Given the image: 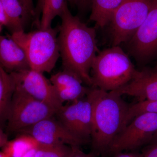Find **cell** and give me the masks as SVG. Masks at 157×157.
<instances>
[{
  "label": "cell",
  "instance_id": "obj_30",
  "mask_svg": "<svg viewBox=\"0 0 157 157\" xmlns=\"http://www.w3.org/2000/svg\"><path fill=\"white\" fill-rule=\"evenodd\" d=\"M157 143V132L155 134L154 136L153 137L150 143V144H154Z\"/></svg>",
  "mask_w": 157,
  "mask_h": 157
},
{
  "label": "cell",
  "instance_id": "obj_9",
  "mask_svg": "<svg viewBox=\"0 0 157 157\" xmlns=\"http://www.w3.org/2000/svg\"><path fill=\"white\" fill-rule=\"evenodd\" d=\"M54 117L74 136L86 144L91 142L92 108L87 96L63 105Z\"/></svg>",
  "mask_w": 157,
  "mask_h": 157
},
{
  "label": "cell",
  "instance_id": "obj_7",
  "mask_svg": "<svg viewBox=\"0 0 157 157\" xmlns=\"http://www.w3.org/2000/svg\"><path fill=\"white\" fill-rule=\"evenodd\" d=\"M157 132V113H146L137 116L117 136L107 152L136 151L149 144Z\"/></svg>",
  "mask_w": 157,
  "mask_h": 157
},
{
  "label": "cell",
  "instance_id": "obj_25",
  "mask_svg": "<svg viewBox=\"0 0 157 157\" xmlns=\"http://www.w3.org/2000/svg\"><path fill=\"white\" fill-rule=\"evenodd\" d=\"M113 157H143V154H140L136 151H128L127 152L117 153L114 154Z\"/></svg>",
  "mask_w": 157,
  "mask_h": 157
},
{
  "label": "cell",
  "instance_id": "obj_23",
  "mask_svg": "<svg viewBox=\"0 0 157 157\" xmlns=\"http://www.w3.org/2000/svg\"><path fill=\"white\" fill-rule=\"evenodd\" d=\"M0 25L9 29V21L6 16L1 0H0Z\"/></svg>",
  "mask_w": 157,
  "mask_h": 157
},
{
  "label": "cell",
  "instance_id": "obj_10",
  "mask_svg": "<svg viewBox=\"0 0 157 157\" xmlns=\"http://www.w3.org/2000/svg\"><path fill=\"white\" fill-rule=\"evenodd\" d=\"M11 73L15 85L35 99L58 110L63 104L60 101L50 80L43 73L28 69Z\"/></svg>",
  "mask_w": 157,
  "mask_h": 157
},
{
  "label": "cell",
  "instance_id": "obj_24",
  "mask_svg": "<svg viewBox=\"0 0 157 157\" xmlns=\"http://www.w3.org/2000/svg\"><path fill=\"white\" fill-rule=\"evenodd\" d=\"M143 157H157V143L150 144L149 147L143 153Z\"/></svg>",
  "mask_w": 157,
  "mask_h": 157
},
{
  "label": "cell",
  "instance_id": "obj_32",
  "mask_svg": "<svg viewBox=\"0 0 157 157\" xmlns=\"http://www.w3.org/2000/svg\"><path fill=\"white\" fill-rule=\"evenodd\" d=\"M0 157H7L2 151L0 152Z\"/></svg>",
  "mask_w": 157,
  "mask_h": 157
},
{
  "label": "cell",
  "instance_id": "obj_6",
  "mask_svg": "<svg viewBox=\"0 0 157 157\" xmlns=\"http://www.w3.org/2000/svg\"><path fill=\"white\" fill-rule=\"evenodd\" d=\"M155 0H124L113 15L109 23L112 46L126 43L140 27Z\"/></svg>",
  "mask_w": 157,
  "mask_h": 157
},
{
  "label": "cell",
  "instance_id": "obj_11",
  "mask_svg": "<svg viewBox=\"0 0 157 157\" xmlns=\"http://www.w3.org/2000/svg\"><path fill=\"white\" fill-rule=\"evenodd\" d=\"M21 134L30 135L42 144H65L80 147L86 144L72 135L55 117L40 121L18 134Z\"/></svg>",
  "mask_w": 157,
  "mask_h": 157
},
{
  "label": "cell",
  "instance_id": "obj_21",
  "mask_svg": "<svg viewBox=\"0 0 157 157\" xmlns=\"http://www.w3.org/2000/svg\"><path fill=\"white\" fill-rule=\"evenodd\" d=\"M146 113H157V100L140 101L130 105L125 122L126 126L137 116Z\"/></svg>",
  "mask_w": 157,
  "mask_h": 157
},
{
  "label": "cell",
  "instance_id": "obj_12",
  "mask_svg": "<svg viewBox=\"0 0 157 157\" xmlns=\"http://www.w3.org/2000/svg\"><path fill=\"white\" fill-rule=\"evenodd\" d=\"M121 96H132L138 102L157 100V65L154 67H144L128 84L116 90Z\"/></svg>",
  "mask_w": 157,
  "mask_h": 157
},
{
  "label": "cell",
  "instance_id": "obj_2",
  "mask_svg": "<svg viewBox=\"0 0 157 157\" xmlns=\"http://www.w3.org/2000/svg\"><path fill=\"white\" fill-rule=\"evenodd\" d=\"M92 108L91 143L93 151L107 152L113 140L125 127L130 105L116 91L91 87L87 94Z\"/></svg>",
  "mask_w": 157,
  "mask_h": 157
},
{
  "label": "cell",
  "instance_id": "obj_1",
  "mask_svg": "<svg viewBox=\"0 0 157 157\" xmlns=\"http://www.w3.org/2000/svg\"><path fill=\"white\" fill-rule=\"evenodd\" d=\"M58 35L63 70L73 74L83 83L92 87V65L99 51L95 29L72 14L66 5L61 15Z\"/></svg>",
  "mask_w": 157,
  "mask_h": 157
},
{
  "label": "cell",
  "instance_id": "obj_16",
  "mask_svg": "<svg viewBox=\"0 0 157 157\" xmlns=\"http://www.w3.org/2000/svg\"><path fill=\"white\" fill-rule=\"evenodd\" d=\"M67 4L66 0H38L35 8L34 22L39 28L51 27L54 19L60 17Z\"/></svg>",
  "mask_w": 157,
  "mask_h": 157
},
{
  "label": "cell",
  "instance_id": "obj_8",
  "mask_svg": "<svg viewBox=\"0 0 157 157\" xmlns=\"http://www.w3.org/2000/svg\"><path fill=\"white\" fill-rule=\"evenodd\" d=\"M126 43L129 54L140 67L157 59V0H155L146 19Z\"/></svg>",
  "mask_w": 157,
  "mask_h": 157
},
{
  "label": "cell",
  "instance_id": "obj_17",
  "mask_svg": "<svg viewBox=\"0 0 157 157\" xmlns=\"http://www.w3.org/2000/svg\"><path fill=\"white\" fill-rule=\"evenodd\" d=\"M15 84L11 74L0 66V128L6 127Z\"/></svg>",
  "mask_w": 157,
  "mask_h": 157
},
{
  "label": "cell",
  "instance_id": "obj_26",
  "mask_svg": "<svg viewBox=\"0 0 157 157\" xmlns=\"http://www.w3.org/2000/svg\"><path fill=\"white\" fill-rule=\"evenodd\" d=\"M76 6L81 11H85L91 6V0H77Z\"/></svg>",
  "mask_w": 157,
  "mask_h": 157
},
{
  "label": "cell",
  "instance_id": "obj_18",
  "mask_svg": "<svg viewBox=\"0 0 157 157\" xmlns=\"http://www.w3.org/2000/svg\"><path fill=\"white\" fill-rule=\"evenodd\" d=\"M124 0H91V13L90 20L98 27L109 24L113 13Z\"/></svg>",
  "mask_w": 157,
  "mask_h": 157
},
{
  "label": "cell",
  "instance_id": "obj_27",
  "mask_svg": "<svg viewBox=\"0 0 157 157\" xmlns=\"http://www.w3.org/2000/svg\"><path fill=\"white\" fill-rule=\"evenodd\" d=\"M8 140V135L4 132L3 129L0 128V148L5 146Z\"/></svg>",
  "mask_w": 157,
  "mask_h": 157
},
{
  "label": "cell",
  "instance_id": "obj_19",
  "mask_svg": "<svg viewBox=\"0 0 157 157\" xmlns=\"http://www.w3.org/2000/svg\"><path fill=\"white\" fill-rule=\"evenodd\" d=\"M40 144L30 135L18 134L16 138L8 140L2 152L7 157H21L31 150L38 148Z\"/></svg>",
  "mask_w": 157,
  "mask_h": 157
},
{
  "label": "cell",
  "instance_id": "obj_31",
  "mask_svg": "<svg viewBox=\"0 0 157 157\" xmlns=\"http://www.w3.org/2000/svg\"><path fill=\"white\" fill-rule=\"evenodd\" d=\"M67 2L69 3L71 6H74L77 5V0H66Z\"/></svg>",
  "mask_w": 157,
  "mask_h": 157
},
{
  "label": "cell",
  "instance_id": "obj_3",
  "mask_svg": "<svg viewBox=\"0 0 157 157\" xmlns=\"http://www.w3.org/2000/svg\"><path fill=\"white\" fill-rule=\"evenodd\" d=\"M139 70L120 45L99 52L91 69L92 87L107 92L116 91L130 82Z\"/></svg>",
  "mask_w": 157,
  "mask_h": 157
},
{
  "label": "cell",
  "instance_id": "obj_14",
  "mask_svg": "<svg viewBox=\"0 0 157 157\" xmlns=\"http://www.w3.org/2000/svg\"><path fill=\"white\" fill-rule=\"evenodd\" d=\"M0 66L9 73L30 69L25 52L11 36H0Z\"/></svg>",
  "mask_w": 157,
  "mask_h": 157
},
{
  "label": "cell",
  "instance_id": "obj_15",
  "mask_svg": "<svg viewBox=\"0 0 157 157\" xmlns=\"http://www.w3.org/2000/svg\"><path fill=\"white\" fill-rule=\"evenodd\" d=\"M9 22L11 33L25 31L26 26L34 14L29 9L24 0H1Z\"/></svg>",
  "mask_w": 157,
  "mask_h": 157
},
{
  "label": "cell",
  "instance_id": "obj_22",
  "mask_svg": "<svg viewBox=\"0 0 157 157\" xmlns=\"http://www.w3.org/2000/svg\"><path fill=\"white\" fill-rule=\"evenodd\" d=\"M97 154L93 151L90 153H86L80 150V147H73L70 157H97Z\"/></svg>",
  "mask_w": 157,
  "mask_h": 157
},
{
  "label": "cell",
  "instance_id": "obj_13",
  "mask_svg": "<svg viewBox=\"0 0 157 157\" xmlns=\"http://www.w3.org/2000/svg\"><path fill=\"white\" fill-rule=\"evenodd\" d=\"M49 80L63 104L66 101L73 102L84 98L91 88L85 86L79 78L64 70L52 75Z\"/></svg>",
  "mask_w": 157,
  "mask_h": 157
},
{
  "label": "cell",
  "instance_id": "obj_29",
  "mask_svg": "<svg viewBox=\"0 0 157 157\" xmlns=\"http://www.w3.org/2000/svg\"><path fill=\"white\" fill-rule=\"evenodd\" d=\"M37 148H34L31 150L21 157H35Z\"/></svg>",
  "mask_w": 157,
  "mask_h": 157
},
{
  "label": "cell",
  "instance_id": "obj_28",
  "mask_svg": "<svg viewBox=\"0 0 157 157\" xmlns=\"http://www.w3.org/2000/svg\"><path fill=\"white\" fill-rule=\"evenodd\" d=\"M27 6L32 12H33L35 14V8L33 6V0H24Z\"/></svg>",
  "mask_w": 157,
  "mask_h": 157
},
{
  "label": "cell",
  "instance_id": "obj_4",
  "mask_svg": "<svg viewBox=\"0 0 157 157\" xmlns=\"http://www.w3.org/2000/svg\"><path fill=\"white\" fill-rule=\"evenodd\" d=\"M59 26L26 33H12L11 37L23 48L31 70L50 73L60 57L58 35Z\"/></svg>",
  "mask_w": 157,
  "mask_h": 157
},
{
  "label": "cell",
  "instance_id": "obj_5",
  "mask_svg": "<svg viewBox=\"0 0 157 157\" xmlns=\"http://www.w3.org/2000/svg\"><path fill=\"white\" fill-rule=\"evenodd\" d=\"M57 110L15 85L6 124L7 132L18 134L40 121L54 117Z\"/></svg>",
  "mask_w": 157,
  "mask_h": 157
},
{
  "label": "cell",
  "instance_id": "obj_33",
  "mask_svg": "<svg viewBox=\"0 0 157 157\" xmlns=\"http://www.w3.org/2000/svg\"><path fill=\"white\" fill-rule=\"evenodd\" d=\"M2 25H0V33H1V31L2 30Z\"/></svg>",
  "mask_w": 157,
  "mask_h": 157
},
{
  "label": "cell",
  "instance_id": "obj_20",
  "mask_svg": "<svg viewBox=\"0 0 157 157\" xmlns=\"http://www.w3.org/2000/svg\"><path fill=\"white\" fill-rule=\"evenodd\" d=\"M72 151L73 147L67 144H40L35 157H70Z\"/></svg>",
  "mask_w": 157,
  "mask_h": 157
}]
</instances>
